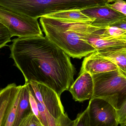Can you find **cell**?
Instances as JSON below:
<instances>
[{
    "mask_svg": "<svg viewBox=\"0 0 126 126\" xmlns=\"http://www.w3.org/2000/svg\"><path fill=\"white\" fill-rule=\"evenodd\" d=\"M9 46L10 57L25 82L45 85L60 98L74 82L76 70L70 57L46 37L18 38Z\"/></svg>",
    "mask_w": 126,
    "mask_h": 126,
    "instance_id": "6da1fadb",
    "label": "cell"
},
{
    "mask_svg": "<svg viewBox=\"0 0 126 126\" xmlns=\"http://www.w3.org/2000/svg\"><path fill=\"white\" fill-rule=\"evenodd\" d=\"M40 22L45 37L70 57L80 59L96 51L89 43L93 32L101 27L92 22L69 21L41 17Z\"/></svg>",
    "mask_w": 126,
    "mask_h": 126,
    "instance_id": "7a4b0ae2",
    "label": "cell"
},
{
    "mask_svg": "<svg viewBox=\"0 0 126 126\" xmlns=\"http://www.w3.org/2000/svg\"><path fill=\"white\" fill-rule=\"evenodd\" d=\"M93 82L92 98L108 102L116 110L126 102V74L120 70L91 75Z\"/></svg>",
    "mask_w": 126,
    "mask_h": 126,
    "instance_id": "3957f363",
    "label": "cell"
},
{
    "mask_svg": "<svg viewBox=\"0 0 126 126\" xmlns=\"http://www.w3.org/2000/svg\"><path fill=\"white\" fill-rule=\"evenodd\" d=\"M0 23L8 29L12 37L24 38L43 36L37 19L1 6Z\"/></svg>",
    "mask_w": 126,
    "mask_h": 126,
    "instance_id": "277c9868",
    "label": "cell"
},
{
    "mask_svg": "<svg viewBox=\"0 0 126 126\" xmlns=\"http://www.w3.org/2000/svg\"><path fill=\"white\" fill-rule=\"evenodd\" d=\"M25 83L30 92L53 117L59 119L67 114L65 112L60 98L52 89L37 82L29 81Z\"/></svg>",
    "mask_w": 126,
    "mask_h": 126,
    "instance_id": "5b68a950",
    "label": "cell"
},
{
    "mask_svg": "<svg viewBox=\"0 0 126 126\" xmlns=\"http://www.w3.org/2000/svg\"><path fill=\"white\" fill-rule=\"evenodd\" d=\"M87 108L89 126H118L116 110L105 100L99 98H91Z\"/></svg>",
    "mask_w": 126,
    "mask_h": 126,
    "instance_id": "8992f818",
    "label": "cell"
},
{
    "mask_svg": "<svg viewBox=\"0 0 126 126\" xmlns=\"http://www.w3.org/2000/svg\"><path fill=\"white\" fill-rule=\"evenodd\" d=\"M82 13L94 20L92 22V26L106 28L116 22L126 19V16L105 5L87 8L81 10Z\"/></svg>",
    "mask_w": 126,
    "mask_h": 126,
    "instance_id": "52a82bcc",
    "label": "cell"
},
{
    "mask_svg": "<svg viewBox=\"0 0 126 126\" xmlns=\"http://www.w3.org/2000/svg\"><path fill=\"white\" fill-rule=\"evenodd\" d=\"M73 99L76 101L83 102L90 100L93 92V82L91 75L80 70V75L69 89Z\"/></svg>",
    "mask_w": 126,
    "mask_h": 126,
    "instance_id": "ba28073f",
    "label": "cell"
},
{
    "mask_svg": "<svg viewBox=\"0 0 126 126\" xmlns=\"http://www.w3.org/2000/svg\"><path fill=\"white\" fill-rule=\"evenodd\" d=\"M117 69H120L116 64L101 56L95 51L84 59L81 70L92 75Z\"/></svg>",
    "mask_w": 126,
    "mask_h": 126,
    "instance_id": "9c48e42d",
    "label": "cell"
},
{
    "mask_svg": "<svg viewBox=\"0 0 126 126\" xmlns=\"http://www.w3.org/2000/svg\"><path fill=\"white\" fill-rule=\"evenodd\" d=\"M104 28H100L89 38V43L96 50L112 47H126V37L115 38L103 36L100 33Z\"/></svg>",
    "mask_w": 126,
    "mask_h": 126,
    "instance_id": "30bf717a",
    "label": "cell"
},
{
    "mask_svg": "<svg viewBox=\"0 0 126 126\" xmlns=\"http://www.w3.org/2000/svg\"><path fill=\"white\" fill-rule=\"evenodd\" d=\"M20 97L16 113L15 118L12 126H18L24 118L32 111L29 100V92L26 84L20 86Z\"/></svg>",
    "mask_w": 126,
    "mask_h": 126,
    "instance_id": "8fae6325",
    "label": "cell"
},
{
    "mask_svg": "<svg viewBox=\"0 0 126 126\" xmlns=\"http://www.w3.org/2000/svg\"><path fill=\"white\" fill-rule=\"evenodd\" d=\"M101 56L111 61L126 74V47H116L96 50Z\"/></svg>",
    "mask_w": 126,
    "mask_h": 126,
    "instance_id": "7c38bea8",
    "label": "cell"
},
{
    "mask_svg": "<svg viewBox=\"0 0 126 126\" xmlns=\"http://www.w3.org/2000/svg\"><path fill=\"white\" fill-rule=\"evenodd\" d=\"M20 87V86L12 83L8 84L4 88V95L0 107V126L16 98Z\"/></svg>",
    "mask_w": 126,
    "mask_h": 126,
    "instance_id": "4fadbf2b",
    "label": "cell"
},
{
    "mask_svg": "<svg viewBox=\"0 0 126 126\" xmlns=\"http://www.w3.org/2000/svg\"><path fill=\"white\" fill-rule=\"evenodd\" d=\"M44 16L69 21L92 22L94 20L82 13L81 11L80 10H68L57 12Z\"/></svg>",
    "mask_w": 126,
    "mask_h": 126,
    "instance_id": "5bb4252c",
    "label": "cell"
},
{
    "mask_svg": "<svg viewBox=\"0 0 126 126\" xmlns=\"http://www.w3.org/2000/svg\"><path fill=\"white\" fill-rule=\"evenodd\" d=\"M100 34L101 35L106 37H126V30L115 27L108 26L103 29Z\"/></svg>",
    "mask_w": 126,
    "mask_h": 126,
    "instance_id": "9a60e30c",
    "label": "cell"
},
{
    "mask_svg": "<svg viewBox=\"0 0 126 126\" xmlns=\"http://www.w3.org/2000/svg\"><path fill=\"white\" fill-rule=\"evenodd\" d=\"M12 37L8 29L0 23V48L11 41Z\"/></svg>",
    "mask_w": 126,
    "mask_h": 126,
    "instance_id": "2e32d148",
    "label": "cell"
},
{
    "mask_svg": "<svg viewBox=\"0 0 126 126\" xmlns=\"http://www.w3.org/2000/svg\"><path fill=\"white\" fill-rule=\"evenodd\" d=\"M18 126H44L33 111L21 121Z\"/></svg>",
    "mask_w": 126,
    "mask_h": 126,
    "instance_id": "e0dca14e",
    "label": "cell"
},
{
    "mask_svg": "<svg viewBox=\"0 0 126 126\" xmlns=\"http://www.w3.org/2000/svg\"><path fill=\"white\" fill-rule=\"evenodd\" d=\"M75 121L74 126H89L87 108L83 112L77 115Z\"/></svg>",
    "mask_w": 126,
    "mask_h": 126,
    "instance_id": "ac0fdd59",
    "label": "cell"
},
{
    "mask_svg": "<svg viewBox=\"0 0 126 126\" xmlns=\"http://www.w3.org/2000/svg\"><path fill=\"white\" fill-rule=\"evenodd\" d=\"M116 117L118 125L121 126L126 125V102L118 109L116 110Z\"/></svg>",
    "mask_w": 126,
    "mask_h": 126,
    "instance_id": "d6986e66",
    "label": "cell"
},
{
    "mask_svg": "<svg viewBox=\"0 0 126 126\" xmlns=\"http://www.w3.org/2000/svg\"><path fill=\"white\" fill-rule=\"evenodd\" d=\"M108 6L126 16V2L123 0H116L114 3H107Z\"/></svg>",
    "mask_w": 126,
    "mask_h": 126,
    "instance_id": "ffe728a7",
    "label": "cell"
},
{
    "mask_svg": "<svg viewBox=\"0 0 126 126\" xmlns=\"http://www.w3.org/2000/svg\"><path fill=\"white\" fill-rule=\"evenodd\" d=\"M110 27H115L119 29L126 30V19L119 21L111 25Z\"/></svg>",
    "mask_w": 126,
    "mask_h": 126,
    "instance_id": "44dd1931",
    "label": "cell"
},
{
    "mask_svg": "<svg viewBox=\"0 0 126 126\" xmlns=\"http://www.w3.org/2000/svg\"><path fill=\"white\" fill-rule=\"evenodd\" d=\"M4 92H5L4 88L0 90V107L3 101L4 95Z\"/></svg>",
    "mask_w": 126,
    "mask_h": 126,
    "instance_id": "7402d4cb",
    "label": "cell"
},
{
    "mask_svg": "<svg viewBox=\"0 0 126 126\" xmlns=\"http://www.w3.org/2000/svg\"><path fill=\"white\" fill-rule=\"evenodd\" d=\"M108 3H109L110 2H114L116 0H106Z\"/></svg>",
    "mask_w": 126,
    "mask_h": 126,
    "instance_id": "603a6c76",
    "label": "cell"
},
{
    "mask_svg": "<svg viewBox=\"0 0 126 126\" xmlns=\"http://www.w3.org/2000/svg\"></svg>",
    "mask_w": 126,
    "mask_h": 126,
    "instance_id": "cb8c5ba5",
    "label": "cell"
}]
</instances>
